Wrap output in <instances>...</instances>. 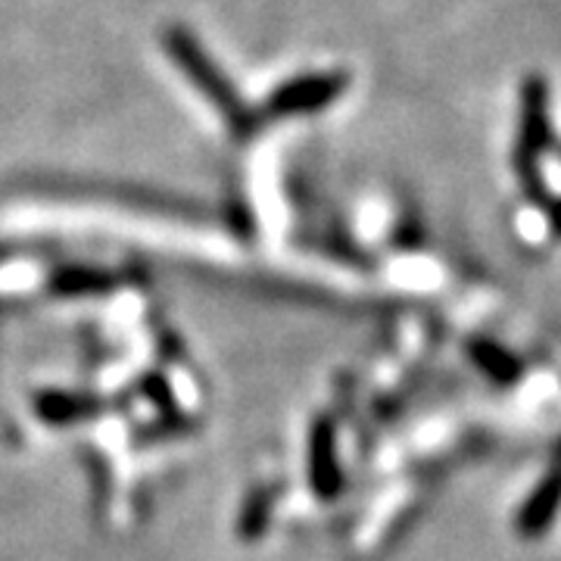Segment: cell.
I'll return each instance as SVG.
<instances>
[{"label": "cell", "mask_w": 561, "mask_h": 561, "mask_svg": "<svg viewBox=\"0 0 561 561\" xmlns=\"http://www.w3.org/2000/svg\"><path fill=\"white\" fill-rule=\"evenodd\" d=\"M546 144H549V88L540 76H530L522 88V128L515 140V169L530 194L542 191L537 162Z\"/></svg>", "instance_id": "2"}, {"label": "cell", "mask_w": 561, "mask_h": 561, "mask_svg": "<svg viewBox=\"0 0 561 561\" xmlns=\"http://www.w3.org/2000/svg\"><path fill=\"white\" fill-rule=\"evenodd\" d=\"M346 88H350L346 72H302L272 91V98L262 106V119H290V116L321 113L331 103L341 101Z\"/></svg>", "instance_id": "3"}, {"label": "cell", "mask_w": 561, "mask_h": 561, "mask_svg": "<svg viewBox=\"0 0 561 561\" xmlns=\"http://www.w3.org/2000/svg\"><path fill=\"white\" fill-rule=\"evenodd\" d=\"M165 47H169L172 60L181 66V72L194 81L203 98L219 110V116L225 119V125H228L238 138L253 135L262 122H265L262 119V113L250 110V106L241 101V94L234 91V84L225 79V72H221L216 62L209 60V54L203 50L201 41L194 38L191 32L172 25V28L165 32Z\"/></svg>", "instance_id": "1"}]
</instances>
